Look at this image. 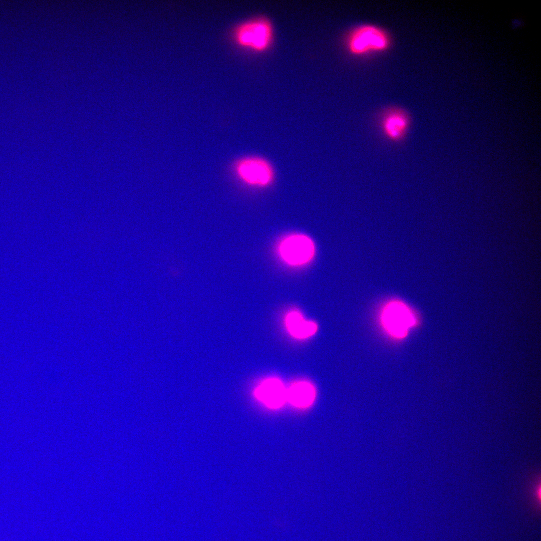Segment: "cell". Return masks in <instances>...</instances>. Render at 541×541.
Segmentation results:
<instances>
[{"label":"cell","instance_id":"cell-9","mask_svg":"<svg viewBox=\"0 0 541 541\" xmlns=\"http://www.w3.org/2000/svg\"><path fill=\"white\" fill-rule=\"evenodd\" d=\"M316 392L314 386L307 381L293 384L287 390V400L298 407H306L314 400Z\"/></svg>","mask_w":541,"mask_h":541},{"label":"cell","instance_id":"cell-2","mask_svg":"<svg viewBox=\"0 0 541 541\" xmlns=\"http://www.w3.org/2000/svg\"><path fill=\"white\" fill-rule=\"evenodd\" d=\"M390 44L387 33L371 24L357 26L350 34L347 42L349 52L355 56L383 52L389 48Z\"/></svg>","mask_w":541,"mask_h":541},{"label":"cell","instance_id":"cell-6","mask_svg":"<svg viewBox=\"0 0 541 541\" xmlns=\"http://www.w3.org/2000/svg\"><path fill=\"white\" fill-rule=\"evenodd\" d=\"M411 123L410 116L405 109L392 107L381 115L379 125L381 131L389 141L398 143L406 138Z\"/></svg>","mask_w":541,"mask_h":541},{"label":"cell","instance_id":"cell-8","mask_svg":"<svg viewBox=\"0 0 541 541\" xmlns=\"http://www.w3.org/2000/svg\"><path fill=\"white\" fill-rule=\"evenodd\" d=\"M286 327L290 334L298 339H305L313 335L317 330V325L305 320L300 313L290 312L285 319Z\"/></svg>","mask_w":541,"mask_h":541},{"label":"cell","instance_id":"cell-7","mask_svg":"<svg viewBox=\"0 0 541 541\" xmlns=\"http://www.w3.org/2000/svg\"><path fill=\"white\" fill-rule=\"evenodd\" d=\"M255 397L269 407H281L287 400V389L277 378H269L262 382L255 389Z\"/></svg>","mask_w":541,"mask_h":541},{"label":"cell","instance_id":"cell-5","mask_svg":"<svg viewBox=\"0 0 541 541\" xmlns=\"http://www.w3.org/2000/svg\"><path fill=\"white\" fill-rule=\"evenodd\" d=\"M278 251L281 259L294 266L304 265L311 261L315 253L313 240L300 233L289 235L280 242Z\"/></svg>","mask_w":541,"mask_h":541},{"label":"cell","instance_id":"cell-1","mask_svg":"<svg viewBox=\"0 0 541 541\" xmlns=\"http://www.w3.org/2000/svg\"><path fill=\"white\" fill-rule=\"evenodd\" d=\"M273 24L263 17L246 20L238 25L233 33V38L240 47L256 53L266 51L274 40Z\"/></svg>","mask_w":541,"mask_h":541},{"label":"cell","instance_id":"cell-4","mask_svg":"<svg viewBox=\"0 0 541 541\" xmlns=\"http://www.w3.org/2000/svg\"><path fill=\"white\" fill-rule=\"evenodd\" d=\"M238 178L245 184L255 188H265L273 184L275 173L271 163L257 156L245 157L235 167Z\"/></svg>","mask_w":541,"mask_h":541},{"label":"cell","instance_id":"cell-3","mask_svg":"<svg viewBox=\"0 0 541 541\" xmlns=\"http://www.w3.org/2000/svg\"><path fill=\"white\" fill-rule=\"evenodd\" d=\"M416 321L412 310L400 301L388 302L380 314L381 324L385 331L396 339L404 338L416 324Z\"/></svg>","mask_w":541,"mask_h":541}]
</instances>
